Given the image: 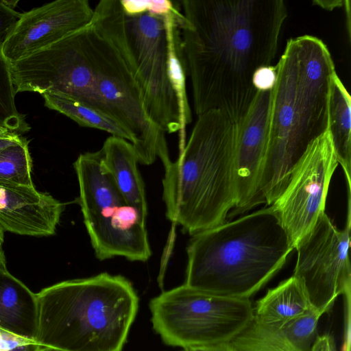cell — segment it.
<instances>
[{"label": "cell", "instance_id": "cell-3", "mask_svg": "<svg viewBox=\"0 0 351 351\" xmlns=\"http://www.w3.org/2000/svg\"><path fill=\"white\" fill-rule=\"evenodd\" d=\"M192 236L184 284L231 298L250 299L294 250L271 206Z\"/></svg>", "mask_w": 351, "mask_h": 351}, {"label": "cell", "instance_id": "cell-10", "mask_svg": "<svg viewBox=\"0 0 351 351\" xmlns=\"http://www.w3.org/2000/svg\"><path fill=\"white\" fill-rule=\"evenodd\" d=\"M10 70L16 93L53 94L104 112L97 90L92 22L49 47L10 63Z\"/></svg>", "mask_w": 351, "mask_h": 351}, {"label": "cell", "instance_id": "cell-24", "mask_svg": "<svg viewBox=\"0 0 351 351\" xmlns=\"http://www.w3.org/2000/svg\"><path fill=\"white\" fill-rule=\"evenodd\" d=\"M120 2L125 15L129 16L145 13L167 16L181 10L178 2L168 0H120Z\"/></svg>", "mask_w": 351, "mask_h": 351}, {"label": "cell", "instance_id": "cell-31", "mask_svg": "<svg viewBox=\"0 0 351 351\" xmlns=\"http://www.w3.org/2000/svg\"><path fill=\"white\" fill-rule=\"evenodd\" d=\"M16 134H18L12 132L8 128L0 124V138L12 136Z\"/></svg>", "mask_w": 351, "mask_h": 351}, {"label": "cell", "instance_id": "cell-16", "mask_svg": "<svg viewBox=\"0 0 351 351\" xmlns=\"http://www.w3.org/2000/svg\"><path fill=\"white\" fill-rule=\"evenodd\" d=\"M38 309L36 293L7 269L3 250L0 252V328L36 341Z\"/></svg>", "mask_w": 351, "mask_h": 351}, {"label": "cell", "instance_id": "cell-23", "mask_svg": "<svg viewBox=\"0 0 351 351\" xmlns=\"http://www.w3.org/2000/svg\"><path fill=\"white\" fill-rule=\"evenodd\" d=\"M32 159L25 139L0 152V182L14 186H33Z\"/></svg>", "mask_w": 351, "mask_h": 351}, {"label": "cell", "instance_id": "cell-27", "mask_svg": "<svg viewBox=\"0 0 351 351\" xmlns=\"http://www.w3.org/2000/svg\"><path fill=\"white\" fill-rule=\"evenodd\" d=\"M311 351H337L333 337L329 334L316 337Z\"/></svg>", "mask_w": 351, "mask_h": 351}, {"label": "cell", "instance_id": "cell-28", "mask_svg": "<svg viewBox=\"0 0 351 351\" xmlns=\"http://www.w3.org/2000/svg\"><path fill=\"white\" fill-rule=\"evenodd\" d=\"M190 351H237L230 341L217 344L196 347L189 349Z\"/></svg>", "mask_w": 351, "mask_h": 351}, {"label": "cell", "instance_id": "cell-2", "mask_svg": "<svg viewBox=\"0 0 351 351\" xmlns=\"http://www.w3.org/2000/svg\"><path fill=\"white\" fill-rule=\"evenodd\" d=\"M266 155L253 207L270 206L308 146L328 131L335 63L326 44L304 35L289 38L276 65Z\"/></svg>", "mask_w": 351, "mask_h": 351}, {"label": "cell", "instance_id": "cell-17", "mask_svg": "<svg viewBox=\"0 0 351 351\" xmlns=\"http://www.w3.org/2000/svg\"><path fill=\"white\" fill-rule=\"evenodd\" d=\"M104 168L126 203L146 223L147 204L145 185L138 169V159L131 143L114 136L101 149Z\"/></svg>", "mask_w": 351, "mask_h": 351}, {"label": "cell", "instance_id": "cell-7", "mask_svg": "<svg viewBox=\"0 0 351 351\" xmlns=\"http://www.w3.org/2000/svg\"><path fill=\"white\" fill-rule=\"evenodd\" d=\"M148 13L125 16V29L145 95L147 112L165 133L179 132L180 152L192 121L186 87L188 75L178 19Z\"/></svg>", "mask_w": 351, "mask_h": 351}, {"label": "cell", "instance_id": "cell-26", "mask_svg": "<svg viewBox=\"0 0 351 351\" xmlns=\"http://www.w3.org/2000/svg\"><path fill=\"white\" fill-rule=\"evenodd\" d=\"M31 342L36 341L21 337L0 328V351H8L16 346Z\"/></svg>", "mask_w": 351, "mask_h": 351}, {"label": "cell", "instance_id": "cell-6", "mask_svg": "<svg viewBox=\"0 0 351 351\" xmlns=\"http://www.w3.org/2000/svg\"><path fill=\"white\" fill-rule=\"evenodd\" d=\"M97 94L103 111L132 138L138 162L170 160L165 132L149 118L120 0H101L92 21Z\"/></svg>", "mask_w": 351, "mask_h": 351}, {"label": "cell", "instance_id": "cell-22", "mask_svg": "<svg viewBox=\"0 0 351 351\" xmlns=\"http://www.w3.org/2000/svg\"><path fill=\"white\" fill-rule=\"evenodd\" d=\"M230 343L237 351H302L285 326L268 327L254 319Z\"/></svg>", "mask_w": 351, "mask_h": 351}, {"label": "cell", "instance_id": "cell-1", "mask_svg": "<svg viewBox=\"0 0 351 351\" xmlns=\"http://www.w3.org/2000/svg\"><path fill=\"white\" fill-rule=\"evenodd\" d=\"M178 21L197 116L210 110L237 123L258 90L255 71L274 58L287 16L283 0H183Z\"/></svg>", "mask_w": 351, "mask_h": 351}, {"label": "cell", "instance_id": "cell-33", "mask_svg": "<svg viewBox=\"0 0 351 351\" xmlns=\"http://www.w3.org/2000/svg\"><path fill=\"white\" fill-rule=\"evenodd\" d=\"M3 239H4V231L3 229L0 227V252L3 251L2 249V244L3 243Z\"/></svg>", "mask_w": 351, "mask_h": 351}, {"label": "cell", "instance_id": "cell-11", "mask_svg": "<svg viewBox=\"0 0 351 351\" xmlns=\"http://www.w3.org/2000/svg\"><path fill=\"white\" fill-rule=\"evenodd\" d=\"M350 199V191H348V214L343 229L337 228L324 212L295 247L297 261L293 276L317 308L329 311L339 295L351 289Z\"/></svg>", "mask_w": 351, "mask_h": 351}, {"label": "cell", "instance_id": "cell-34", "mask_svg": "<svg viewBox=\"0 0 351 351\" xmlns=\"http://www.w3.org/2000/svg\"><path fill=\"white\" fill-rule=\"evenodd\" d=\"M40 351H58L55 349L47 348V347H43Z\"/></svg>", "mask_w": 351, "mask_h": 351}, {"label": "cell", "instance_id": "cell-25", "mask_svg": "<svg viewBox=\"0 0 351 351\" xmlns=\"http://www.w3.org/2000/svg\"><path fill=\"white\" fill-rule=\"evenodd\" d=\"M276 81V66H265L258 68L254 73L252 83L258 91L270 90Z\"/></svg>", "mask_w": 351, "mask_h": 351}, {"label": "cell", "instance_id": "cell-21", "mask_svg": "<svg viewBox=\"0 0 351 351\" xmlns=\"http://www.w3.org/2000/svg\"><path fill=\"white\" fill-rule=\"evenodd\" d=\"M45 105L69 117L82 127L107 132L132 143L131 136L114 119L82 101L53 94H44Z\"/></svg>", "mask_w": 351, "mask_h": 351}, {"label": "cell", "instance_id": "cell-35", "mask_svg": "<svg viewBox=\"0 0 351 351\" xmlns=\"http://www.w3.org/2000/svg\"><path fill=\"white\" fill-rule=\"evenodd\" d=\"M181 351H190L189 349H183Z\"/></svg>", "mask_w": 351, "mask_h": 351}, {"label": "cell", "instance_id": "cell-32", "mask_svg": "<svg viewBox=\"0 0 351 351\" xmlns=\"http://www.w3.org/2000/svg\"><path fill=\"white\" fill-rule=\"evenodd\" d=\"M6 6H8V8H11V9H13L14 10V8L16 7L17 3L19 2V1H5V0H3L1 1Z\"/></svg>", "mask_w": 351, "mask_h": 351}, {"label": "cell", "instance_id": "cell-13", "mask_svg": "<svg viewBox=\"0 0 351 351\" xmlns=\"http://www.w3.org/2000/svg\"><path fill=\"white\" fill-rule=\"evenodd\" d=\"M94 9L87 0H56L22 13L2 53L10 64L44 49L90 25Z\"/></svg>", "mask_w": 351, "mask_h": 351}, {"label": "cell", "instance_id": "cell-18", "mask_svg": "<svg viewBox=\"0 0 351 351\" xmlns=\"http://www.w3.org/2000/svg\"><path fill=\"white\" fill-rule=\"evenodd\" d=\"M313 307L302 284L292 276L257 301L253 319L265 326L281 328Z\"/></svg>", "mask_w": 351, "mask_h": 351}, {"label": "cell", "instance_id": "cell-5", "mask_svg": "<svg viewBox=\"0 0 351 351\" xmlns=\"http://www.w3.org/2000/svg\"><path fill=\"white\" fill-rule=\"evenodd\" d=\"M36 295V341L58 351H121L138 308L131 282L106 272L62 281Z\"/></svg>", "mask_w": 351, "mask_h": 351}, {"label": "cell", "instance_id": "cell-19", "mask_svg": "<svg viewBox=\"0 0 351 351\" xmlns=\"http://www.w3.org/2000/svg\"><path fill=\"white\" fill-rule=\"evenodd\" d=\"M328 131L338 163L345 173L348 190H350L351 98L336 72L330 86Z\"/></svg>", "mask_w": 351, "mask_h": 351}, {"label": "cell", "instance_id": "cell-29", "mask_svg": "<svg viewBox=\"0 0 351 351\" xmlns=\"http://www.w3.org/2000/svg\"><path fill=\"white\" fill-rule=\"evenodd\" d=\"M43 347L36 342H31L16 346L8 351H40Z\"/></svg>", "mask_w": 351, "mask_h": 351}, {"label": "cell", "instance_id": "cell-4", "mask_svg": "<svg viewBox=\"0 0 351 351\" xmlns=\"http://www.w3.org/2000/svg\"><path fill=\"white\" fill-rule=\"evenodd\" d=\"M178 159L165 166L166 217L193 235L226 222L237 204V123L223 112L199 116Z\"/></svg>", "mask_w": 351, "mask_h": 351}, {"label": "cell", "instance_id": "cell-9", "mask_svg": "<svg viewBox=\"0 0 351 351\" xmlns=\"http://www.w3.org/2000/svg\"><path fill=\"white\" fill-rule=\"evenodd\" d=\"M154 330L167 345L190 349L232 341L252 322L250 299L219 295L183 284L149 303Z\"/></svg>", "mask_w": 351, "mask_h": 351}, {"label": "cell", "instance_id": "cell-30", "mask_svg": "<svg viewBox=\"0 0 351 351\" xmlns=\"http://www.w3.org/2000/svg\"><path fill=\"white\" fill-rule=\"evenodd\" d=\"M313 3L326 10H332L337 7L342 6L346 1H315Z\"/></svg>", "mask_w": 351, "mask_h": 351}, {"label": "cell", "instance_id": "cell-12", "mask_svg": "<svg viewBox=\"0 0 351 351\" xmlns=\"http://www.w3.org/2000/svg\"><path fill=\"white\" fill-rule=\"evenodd\" d=\"M338 164L327 131L308 146L285 189L270 205L294 249L325 212L330 182Z\"/></svg>", "mask_w": 351, "mask_h": 351}, {"label": "cell", "instance_id": "cell-15", "mask_svg": "<svg viewBox=\"0 0 351 351\" xmlns=\"http://www.w3.org/2000/svg\"><path fill=\"white\" fill-rule=\"evenodd\" d=\"M64 205L34 186L0 182V227L14 234L33 237L56 232Z\"/></svg>", "mask_w": 351, "mask_h": 351}, {"label": "cell", "instance_id": "cell-20", "mask_svg": "<svg viewBox=\"0 0 351 351\" xmlns=\"http://www.w3.org/2000/svg\"><path fill=\"white\" fill-rule=\"evenodd\" d=\"M21 14L0 1V124L19 135L28 132L30 127L25 117L17 110L10 63L3 55L2 47Z\"/></svg>", "mask_w": 351, "mask_h": 351}, {"label": "cell", "instance_id": "cell-14", "mask_svg": "<svg viewBox=\"0 0 351 351\" xmlns=\"http://www.w3.org/2000/svg\"><path fill=\"white\" fill-rule=\"evenodd\" d=\"M270 100L271 90H258L244 116L237 123V204L231 216L253 208L267 151Z\"/></svg>", "mask_w": 351, "mask_h": 351}, {"label": "cell", "instance_id": "cell-8", "mask_svg": "<svg viewBox=\"0 0 351 351\" xmlns=\"http://www.w3.org/2000/svg\"><path fill=\"white\" fill-rule=\"evenodd\" d=\"M101 149L79 155L73 163L80 189L78 203L95 256L131 261L152 255L146 223L123 198L104 168Z\"/></svg>", "mask_w": 351, "mask_h": 351}]
</instances>
